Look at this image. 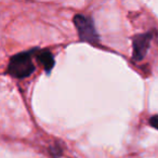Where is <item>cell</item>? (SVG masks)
<instances>
[{"instance_id":"obj_5","label":"cell","mask_w":158,"mask_h":158,"mask_svg":"<svg viewBox=\"0 0 158 158\" xmlns=\"http://www.w3.org/2000/svg\"><path fill=\"white\" fill-rule=\"evenodd\" d=\"M149 123H151L153 127H155L156 129H158V116H153L149 119Z\"/></svg>"},{"instance_id":"obj_1","label":"cell","mask_w":158,"mask_h":158,"mask_svg":"<svg viewBox=\"0 0 158 158\" xmlns=\"http://www.w3.org/2000/svg\"><path fill=\"white\" fill-rule=\"evenodd\" d=\"M8 70L12 76L16 78H25L31 75L35 70V65L31 60V53L23 52L14 55L11 59Z\"/></svg>"},{"instance_id":"obj_4","label":"cell","mask_w":158,"mask_h":158,"mask_svg":"<svg viewBox=\"0 0 158 158\" xmlns=\"http://www.w3.org/2000/svg\"><path fill=\"white\" fill-rule=\"evenodd\" d=\"M38 59L40 60L42 64L44 66V69L47 73H49L51 70V68L54 65V61H53V55L51 54L49 51H41L38 54Z\"/></svg>"},{"instance_id":"obj_3","label":"cell","mask_w":158,"mask_h":158,"mask_svg":"<svg viewBox=\"0 0 158 158\" xmlns=\"http://www.w3.org/2000/svg\"><path fill=\"white\" fill-rule=\"evenodd\" d=\"M152 36L149 34L139 35L133 39V56L135 60H142L149 46Z\"/></svg>"},{"instance_id":"obj_2","label":"cell","mask_w":158,"mask_h":158,"mask_svg":"<svg viewBox=\"0 0 158 158\" xmlns=\"http://www.w3.org/2000/svg\"><path fill=\"white\" fill-rule=\"evenodd\" d=\"M74 23L76 25L80 39L84 41L90 42L92 44L99 42V35H98L97 29L94 27V23L90 18L78 14L75 16Z\"/></svg>"}]
</instances>
